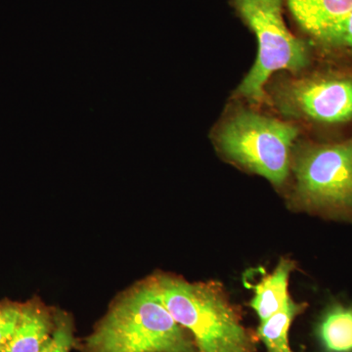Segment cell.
Segmentation results:
<instances>
[{"mask_svg":"<svg viewBox=\"0 0 352 352\" xmlns=\"http://www.w3.org/2000/svg\"><path fill=\"white\" fill-rule=\"evenodd\" d=\"M80 347L82 352H197L153 276L119 296Z\"/></svg>","mask_w":352,"mask_h":352,"instance_id":"cell-1","label":"cell"},{"mask_svg":"<svg viewBox=\"0 0 352 352\" xmlns=\"http://www.w3.org/2000/svg\"><path fill=\"white\" fill-rule=\"evenodd\" d=\"M153 278L168 311L192 333L199 352L256 351L254 337L219 283H190L170 274Z\"/></svg>","mask_w":352,"mask_h":352,"instance_id":"cell-2","label":"cell"},{"mask_svg":"<svg viewBox=\"0 0 352 352\" xmlns=\"http://www.w3.org/2000/svg\"><path fill=\"white\" fill-rule=\"evenodd\" d=\"M291 203L330 219L352 222V136L340 142L296 143Z\"/></svg>","mask_w":352,"mask_h":352,"instance_id":"cell-3","label":"cell"},{"mask_svg":"<svg viewBox=\"0 0 352 352\" xmlns=\"http://www.w3.org/2000/svg\"><path fill=\"white\" fill-rule=\"evenodd\" d=\"M300 131L289 120L252 110L227 118L214 134L215 144L228 161L283 186Z\"/></svg>","mask_w":352,"mask_h":352,"instance_id":"cell-4","label":"cell"},{"mask_svg":"<svg viewBox=\"0 0 352 352\" xmlns=\"http://www.w3.org/2000/svg\"><path fill=\"white\" fill-rule=\"evenodd\" d=\"M284 0H233L242 19L256 34L258 57L240 83L236 96L259 103L265 97L266 83L282 69L293 74L309 62L307 45L287 28L283 18Z\"/></svg>","mask_w":352,"mask_h":352,"instance_id":"cell-5","label":"cell"},{"mask_svg":"<svg viewBox=\"0 0 352 352\" xmlns=\"http://www.w3.org/2000/svg\"><path fill=\"white\" fill-rule=\"evenodd\" d=\"M273 104L292 120L338 126L352 122V71L316 72L285 78L271 91Z\"/></svg>","mask_w":352,"mask_h":352,"instance_id":"cell-6","label":"cell"},{"mask_svg":"<svg viewBox=\"0 0 352 352\" xmlns=\"http://www.w3.org/2000/svg\"><path fill=\"white\" fill-rule=\"evenodd\" d=\"M292 15L303 31L327 43L352 9V0H287Z\"/></svg>","mask_w":352,"mask_h":352,"instance_id":"cell-7","label":"cell"},{"mask_svg":"<svg viewBox=\"0 0 352 352\" xmlns=\"http://www.w3.org/2000/svg\"><path fill=\"white\" fill-rule=\"evenodd\" d=\"M55 328L52 314L38 298L22 303L19 322L12 339L3 352H41Z\"/></svg>","mask_w":352,"mask_h":352,"instance_id":"cell-8","label":"cell"},{"mask_svg":"<svg viewBox=\"0 0 352 352\" xmlns=\"http://www.w3.org/2000/svg\"><path fill=\"white\" fill-rule=\"evenodd\" d=\"M315 337L321 352H352V305H329L317 322Z\"/></svg>","mask_w":352,"mask_h":352,"instance_id":"cell-9","label":"cell"},{"mask_svg":"<svg viewBox=\"0 0 352 352\" xmlns=\"http://www.w3.org/2000/svg\"><path fill=\"white\" fill-rule=\"evenodd\" d=\"M295 270V263L282 258L276 270L266 275L256 287L250 305L258 314L261 323L279 312L289 300V275Z\"/></svg>","mask_w":352,"mask_h":352,"instance_id":"cell-10","label":"cell"},{"mask_svg":"<svg viewBox=\"0 0 352 352\" xmlns=\"http://www.w3.org/2000/svg\"><path fill=\"white\" fill-rule=\"evenodd\" d=\"M305 307V303H296L289 296L279 312L261 323L258 336L265 344L267 352H293L289 346V327L296 315L302 314Z\"/></svg>","mask_w":352,"mask_h":352,"instance_id":"cell-11","label":"cell"},{"mask_svg":"<svg viewBox=\"0 0 352 352\" xmlns=\"http://www.w3.org/2000/svg\"><path fill=\"white\" fill-rule=\"evenodd\" d=\"M75 344L74 324L68 314H55V328L50 342L41 352H69Z\"/></svg>","mask_w":352,"mask_h":352,"instance_id":"cell-12","label":"cell"},{"mask_svg":"<svg viewBox=\"0 0 352 352\" xmlns=\"http://www.w3.org/2000/svg\"><path fill=\"white\" fill-rule=\"evenodd\" d=\"M22 303L0 300V352H3L19 322Z\"/></svg>","mask_w":352,"mask_h":352,"instance_id":"cell-13","label":"cell"},{"mask_svg":"<svg viewBox=\"0 0 352 352\" xmlns=\"http://www.w3.org/2000/svg\"><path fill=\"white\" fill-rule=\"evenodd\" d=\"M329 45L344 46L352 50V9L333 32L327 43Z\"/></svg>","mask_w":352,"mask_h":352,"instance_id":"cell-14","label":"cell"}]
</instances>
